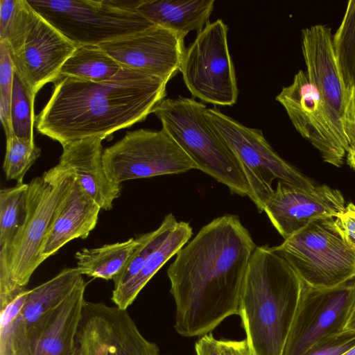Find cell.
<instances>
[{"mask_svg":"<svg viewBox=\"0 0 355 355\" xmlns=\"http://www.w3.org/2000/svg\"><path fill=\"white\" fill-rule=\"evenodd\" d=\"M121 69V66L100 46H80L63 64L60 79L69 77L101 82L111 78Z\"/></svg>","mask_w":355,"mask_h":355,"instance_id":"d4e9b609","label":"cell"},{"mask_svg":"<svg viewBox=\"0 0 355 355\" xmlns=\"http://www.w3.org/2000/svg\"><path fill=\"white\" fill-rule=\"evenodd\" d=\"M355 304V279L329 288L303 284L283 355H304L316 342L345 329Z\"/></svg>","mask_w":355,"mask_h":355,"instance_id":"7c38bea8","label":"cell"},{"mask_svg":"<svg viewBox=\"0 0 355 355\" xmlns=\"http://www.w3.org/2000/svg\"><path fill=\"white\" fill-rule=\"evenodd\" d=\"M26 1L76 46H99L155 25L136 10L138 1Z\"/></svg>","mask_w":355,"mask_h":355,"instance_id":"8992f818","label":"cell"},{"mask_svg":"<svg viewBox=\"0 0 355 355\" xmlns=\"http://www.w3.org/2000/svg\"><path fill=\"white\" fill-rule=\"evenodd\" d=\"M206 114L240 163L251 190L250 199L260 212L274 190L275 180L299 187L314 186L310 179L274 150L262 130L247 127L216 108H207Z\"/></svg>","mask_w":355,"mask_h":355,"instance_id":"9c48e42d","label":"cell"},{"mask_svg":"<svg viewBox=\"0 0 355 355\" xmlns=\"http://www.w3.org/2000/svg\"><path fill=\"white\" fill-rule=\"evenodd\" d=\"M71 179L69 171L56 165L28 183L24 221L9 247L0 250V301L26 288L42 263V245Z\"/></svg>","mask_w":355,"mask_h":355,"instance_id":"277c9868","label":"cell"},{"mask_svg":"<svg viewBox=\"0 0 355 355\" xmlns=\"http://www.w3.org/2000/svg\"><path fill=\"white\" fill-rule=\"evenodd\" d=\"M214 0H139L136 10L155 25L186 36L209 23Z\"/></svg>","mask_w":355,"mask_h":355,"instance_id":"44dd1931","label":"cell"},{"mask_svg":"<svg viewBox=\"0 0 355 355\" xmlns=\"http://www.w3.org/2000/svg\"><path fill=\"white\" fill-rule=\"evenodd\" d=\"M178 222L173 214H168L156 230L141 234L140 245L121 273L114 279V288L125 284L139 272L150 254L166 239Z\"/></svg>","mask_w":355,"mask_h":355,"instance_id":"83f0119b","label":"cell"},{"mask_svg":"<svg viewBox=\"0 0 355 355\" xmlns=\"http://www.w3.org/2000/svg\"><path fill=\"white\" fill-rule=\"evenodd\" d=\"M354 346L355 331L344 329L318 340L304 355H342Z\"/></svg>","mask_w":355,"mask_h":355,"instance_id":"d6a6232c","label":"cell"},{"mask_svg":"<svg viewBox=\"0 0 355 355\" xmlns=\"http://www.w3.org/2000/svg\"><path fill=\"white\" fill-rule=\"evenodd\" d=\"M101 209L72 175L69 189L55 209L42 245L41 263L71 241L87 238L97 224Z\"/></svg>","mask_w":355,"mask_h":355,"instance_id":"d6986e66","label":"cell"},{"mask_svg":"<svg viewBox=\"0 0 355 355\" xmlns=\"http://www.w3.org/2000/svg\"><path fill=\"white\" fill-rule=\"evenodd\" d=\"M342 355H355V346L352 347Z\"/></svg>","mask_w":355,"mask_h":355,"instance_id":"60d3db41","label":"cell"},{"mask_svg":"<svg viewBox=\"0 0 355 355\" xmlns=\"http://www.w3.org/2000/svg\"><path fill=\"white\" fill-rule=\"evenodd\" d=\"M167 83L126 68L101 82L62 78L36 116L37 130L62 146L89 137L105 139L145 120L164 99Z\"/></svg>","mask_w":355,"mask_h":355,"instance_id":"7a4b0ae2","label":"cell"},{"mask_svg":"<svg viewBox=\"0 0 355 355\" xmlns=\"http://www.w3.org/2000/svg\"><path fill=\"white\" fill-rule=\"evenodd\" d=\"M101 137H89L62 146L59 167L69 171L101 209L110 210L119 198L121 184L107 176L103 162Z\"/></svg>","mask_w":355,"mask_h":355,"instance_id":"ffe728a7","label":"cell"},{"mask_svg":"<svg viewBox=\"0 0 355 355\" xmlns=\"http://www.w3.org/2000/svg\"><path fill=\"white\" fill-rule=\"evenodd\" d=\"M0 355H29L28 344L19 338L0 340Z\"/></svg>","mask_w":355,"mask_h":355,"instance_id":"d590c367","label":"cell"},{"mask_svg":"<svg viewBox=\"0 0 355 355\" xmlns=\"http://www.w3.org/2000/svg\"><path fill=\"white\" fill-rule=\"evenodd\" d=\"M141 242L140 234L96 248H83L75 254L76 268L82 275L114 280L123 270Z\"/></svg>","mask_w":355,"mask_h":355,"instance_id":"cb8c5ba5","label":"cell"},{"mask_svg":"<svg viewBox=\"0 0 355 355\" xmlns=\"http://www.w3.org/2000/svg\"><path fill=\"white\" fill-rule=\"evenodd\" d=\"M18 0H0V35L6 30L15 12Z\"/></svg>","mask_w":355,"mask_h":355,"instance_id":"8d00e7d4","label":"cell"},{"mask_svg":"<svg viewBox=\"0 0 355 355\" xmlns=\"http://www.w3.org/2000/svg\"><path fill=\"white\" fill-rule=\"evenodd\" d=\"M28 184H16L0 191V250L7 249L26 215Z\"/></svg>","mask_w":355,"mask_h":355,"instance_id":"4316f807","label":"cell"},{"mask_svg":"<svg viewBox=\"0 0 355 355\" xmlns=\"http://www.w3.org/2000/svg\"><path fill=\"white\" fill-rule=\"evenodd\" d=\"M207 107L193 98L164 99L153 113L182 147L198 170L225 184L234 194L251 196V190L238 159L210 123Z\"/></svg>","mask_w":355,"mask_h":355,"instance_id":"5b68a950","label":"cell"},{"mask_svg":"<svg viewBox=\"0 0 355 355\" xmlns=\"http://www.w3.org/2000/svg\"><path fill=\"white\" fill-rule=\"evenodd\" d=\"M195 352L196 355H253L246 339H217L211 333L197 340Z\"/></svg>","mask_w":355,"mask_h":355,"instance_id":"1f68e13d","label":"cell"},{"mask_svg":"<svg viewBox=\"0 0 355 355\" xmlns=\"http://www.w3.org/2000/svg\"><path fill=\"white\" fill-rule=\"evenodd\" d=\"M276 101L284 107L296 130L320 151L324 162L337 167L343 164L351 147L338 134L306 73L300 70L292 83L282 89Z\"/></svg>","mask_w":355,"mask_h":355,"instance_id":"4fadbf2b","label":"cell"},{"mask_svg":"<svg viewBox=\"0 0 355 355\" xmlns=\"http://www.w3.org/2000/svg\"><path fill=\"white\" fill-rule=\"evenodd\" d=\"M345 207L341 192L327 185L304 188L277 181L263 211L285 240L315 220L335 218Z\"/></svg>","mask_w":355,"mask_h":355,"instance_id":"9a60e30c","label":"cell"},{"mask_svg":"<svg viewBox=\"0 0 355 355\" xmlns=\"http://www.w3.org/2000/svg\"><path fill=\"white\" fill-rule=\"evenodd\" d=\"M333 48L345 90L355 86V0L347 2L340 26L332 37Z\"/></svg>","mask_w":355,"mask_h":355,"instance_id":"484cf974","label":"cell"},{"mask_svg":"<svg viewBox=\"0 0 355 355\" xmlns=\"http://www.w3.org/2000/svg\"><path fill=\"white\" fill-rule=\"evenodd\" d=\"M343 132L351 148H355V125H343Z\"/></svg>","mask_w":355,"mask_h":355,"instance_id":"f35d334b","label":"cell"},{"mask_svg":"<svg viewBox=\"0 0 355 355\" xmlns=\"http://www.w3.org/2000/svg\"><path fill=\"white\" fill-rule=\"evenodd\" d=\"M193 234L189 223L178 221L166 239L150 254L139 272L125 284L114 288L112 301L127 310L157 272L190 241Z\"/></svg>","mask_w":355,"mask_h":355,"instance_id":"603a6c76","label":"cell"},{"mask_svg":"<svg viewBox=\"0 0 355 355\" xmlns=\"http://www.w3.org/2000/svg\"><path fill=\"white\" fill-rule=\"evenodd\" d=\"M334 218L315 220L273 247L312 287L334 288L355 279V248L338 232Z\"/></svg>","mask_w":355,"mask_h":355,"instance_id":"ba28073f","label":"cell"},{"mask_svg":"<svg viewBox=\"0 0 355 355\" xmlns=\"http://www.w3.org/2000/svg\"><path fill=\"white\" fill-rule=\"evenodd\" d=\"M334 226L342 238L355 248V205L350 202L334 218Z\"/></svg>","mask_w":355,"mask_h":355,"instance_id":"836d02e7","label":"cell"},{"mask_svg":"<svg viewBox=\"0 0 355 355\" xmlns=\"http://www.w3.org/2000/svg\"><path fill=\"white\" fill-rule=\"evenodd\" d=\"M6 40L15 73L35 100L46 83L60 79V71L76 49L38 14L26 0H18L13 17L0 41Z\"/></svg>","mask_w":355,"mask_h":355,"instance_id":"52a82bcc","label":"cell"},{"mask_svg":"<svg viewBox=\"0 0 355 355\" xmlns=\"http://www.w3.org/2000/svg\"><path fill=\"white\" fill-rule=\"evenodd\" d=\"M15 70L6 40L0 41V118L6 137L12 135L10 108Z\"/></svg>","mask_w":355,"mask_h":355,"instance_id":"4dcf8cb0","label":"cell"},{"mask_svg":"<svg viewBox=\"0 0 355 355\" xmlns=\"http://www.w3.org/2000/svg\"><path fill=\"white\" fill-rule=\"evenodd\" d=\"M332 37L331 28L326 25L304 28L302 51L309 81L319 92L338 134L349 145L342 126L346 90L336 60Z\"/></svg>","mask_w":355,"mask_h":355,"instance_id":"2e32d148","label":"cell"},{"mask_svg":"<svg viewBox=\"0 0 355 355\" xmlns=\"http://www.w3.org/2000/svg\"><path fill=\"white\" fill-rule=\"evenodd\" d=\"M228 29L220 19L208 23L185 49L180 69L193 96L215 105L232 106L239 95Z\"/></svg>","mask_w":355,"mask_h":355,"instance_id":"30bf717a","label":"cell"},{"mask_svg":"<svg viewBox=\"0 0 355 355\" xmlns=\"http://www.w3.org/2000/svg\"><path fill=\"white\" fill-rule=\"evenodd\" d=\"M304 282L273 247L257 246L241 293V318L253 355H283Z\"/></svg>","mask_w":355,"mask_h":355,"instance_id":"3957f363","label":"cell"},{"mask_svg":"<svg viewBox=\"0 0 355 355\" xmlns=\"http://www.w3.org/2000/svg\"><path fill=\"white\" fill-rule=\"evenodd\" d=\"M256 247L239 218L227 214L203 226L177 253L167 275L178 334L202 336L238 315L243 284Z\"/></svg>","mask_w":355,"mask_h":355,"instance_id":"6da1fadb","label":"cell"},{"mask_svg":"<svg viewBox=\"0 0 355 355\" xmlns=\"http://www.w3.org/2000/svg\"><path fill=\"white\" fill-rule=\"evenodd\" d=\"M76 343L78 355H98L92 330L83 315L76 336Z\"/></svg>","mask_w":355,"mask_h":355,"instance_id":"e575fe53","label":"cell"},{"mask_svg":"<svg viewBox=\"0 0 355 355\" xmlns=\"http://www.w3.org/2000/svg\"><path fill=\"white\" fill-rule=\"evenodd\" d=\"M83 317L92 330L98 355H159L127 310L103 302H86Z\"/></svg>","mask_w":355,"mask_h":355,"instance_id":"e0dca14e","label":"cell"},{"mask_svg":"<svg viewBox=\"0 0 355 355\" xmlns=\"http://www.w3.org/2000/svg\"><path fill=\"white\" fill-rule=\"evenodd\" d=\"M103 162L107 178L123 182L155 176L180 174L198 167L163 128L128 132L104 149Z\"/></svg>","mask_w":355,"mask_h":355,"instance_id":"8fae6325","label":"cell"},{"mask_svg":"<svg viewBox=\"0 0 355 355\" xmlns=\"http://www.w3.org/2000/svg\"><path fill=\"white\" fill-rule=\"evenodd\" d=\"M185 36L158 25L100 47L122 68L168 82L180 71Z\"/></svg>","mask_w":355,"mask_h":355,"instance_id":"5bb4252c","label":"cell"},{"mask_svg":"<svg viewBox=\"0 0 355 355\" xmlns=\"http://www.w3.org/2000/svg\"><path fill=\"white\" fill-rule=\"evenodd\" d=\"M345 329L354 330L355 331V304L349 315Z\"/></svg>","mask_w":355,"mask_h":355,"instance_id":"ab89813d","label":"cell"},{"mask_svg":"<svg viewBox=\"0 0 355 355\" xmlns=\"http://www.w3.org/2000/svg\"><path fill=\"white\" fill-rule=\"evenodd\" d=\"M34 103L35 100L15 73L10 108L12 135L34 141L33 127L36 121Z\"/></svg>","mask_w":355,"mask_h":355,"instance_id":"f546056e","label":"cell"},{"mask_svg":"<svg viewBox=\"0 0 355 355\" xmlns=\"http://www.w3.org/2000/svg\"><path fill=\"white\" fill-rule=\"evenodd\" d=\"M87 285V282L83 279L63 302L29 333L27 336L29 355H73L86 302Z\"/></svg>","mask_w":355,"mask_h":355,"instance_id":"ac0fdd59","label":"cell"},{"mask_svg":"<svg viewBox=\"0 0 355 355\" xmlns=\"http://www.w3.org/2000/svg\"><path fill=\"white\" fill-rule=\"evenodd\" d=\"M84 279L76 268H66L48 281L28 289L19 315L26 338L34 327L63 302Z\"/></svg>","mask_w":355,"mask_h":355,"instance_id":"7402d4cb","label":"cell"},{"mask_svg":"<svg viewBox=\"0 0 355 355\" xmlns=\"http://www.w3.org/2000/svg\"><path fill=\"white\" fill-rule=\"evenodd\" d=\"M355 125V86L346 90L342 126Z\"/></svg>","mask_w":355,"mask_h":355,"instance_id":"74e56055","label":"cell"},{"mask_svg":"<svg viewBox=\"0 0 355 355\" xmlns=\"http://www.w3.org/2000/svg\"><path fill=\"white\" fill-rule=\"evenodd\" d=\"M41 155V148L35 141L11 135L6 138L3 169L8 180L24 183L26 172Z\"/></svg>","mask_w":355,"mask_h":355,"instance_id":"f1b7e54d","label":"cell"},{"mask_svg":"<svg viewBox=\"0 0 355 355\" xmlns=\"http://www.w3.org/2000/svg\"><path fill=\"white\" fill-rule=\"evenodd\" d=\"M73 355H78V351H77V349H76V352H75V353L73 354Z\"/></svg>","mask_w":355,"mask_h":355,"instance_id":"b9f144b4","label":"cell"}]
</instances>
